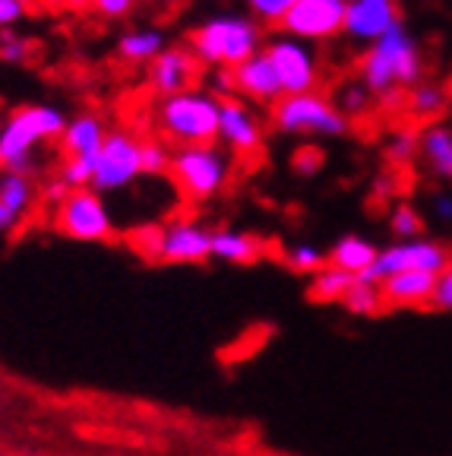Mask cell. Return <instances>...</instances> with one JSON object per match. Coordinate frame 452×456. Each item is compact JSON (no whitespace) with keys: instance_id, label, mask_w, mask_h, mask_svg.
I'll use <instances>...</instances> for the list:
<instances>
[{"instance_id":"cell-19","label":"cell","mask_w":452,"mask_h":456,"mask_svg":"<svg viewBox=\"0 0 452 456\" xmlns=\"http://www.w3.org/2000/svg\"><path fill=\"white\" fill-rule=\"evenodd\" d=\"M168 48L162 28H130L117 38V57L127 64H152Z\"/></svg>"},{"instance_id":"cell-27","label":"cell","mask_w":452,"mask_h":456,"mask_svg":"<svg viewBox=\"0 0 452 456\" xmlns=\"http://www.w3.org/2000/svg\"><path fill=\"white\" fill-rule=\"evenodd\" d=\"M285 264L291 266L295 273H307V276H313L317 270H323L326 264H329V254H326L323 248H317V244H291L288 250H285Z\"/></svg>"},{"instance_id":"cell-2","label":"cell","mask_w":452,"mask_h":456,"mask_svg":"<svg viewBox=\"0 0 452 456\" xmlns=\"http://www.w3.org/2000/svg\"><path fill=\"white\" fill-rule=\"evenodd\" d=\"M187 48L197 54L199 64L234 70L256 51H262V28L250 13H219L193 28Z\"/></svg>"},{"instance_id":"cell-5","label":"cell","mask_w":452,"mask_h":456,"mask_svg":"<svg viewBox=\"0 0 452 456\" xmlns=\"http://www.w3.org/2000/svg\"><path fill=\"white\" fill-rule=\"evenodd\" d=\"M171 181L190 203H209L231 181V156L215 142L177 146L171 156Z\"/></svg>"},{"instance_id":"cell-34","label":"cell","mask_w":452,"mask_h":456,"mask_svg":"<svg viewBox=\"0 0 452 456\" xmlns=\"http://www.w3.org/2000/svg\"><path fill=\"white\" fill-rule=\"evenodd\" d=\"M162 235H165V225H142L140 232L133 235V244L142 256L149 260H158V250H162Z\"/></svg>"},{"instance_id":"cell-6","label":"cell","mask_w":452,"mask_h":456,"mask_svg":"<svg viewBox=\"0 0 452 456\" xmlns=\"http://www.w3.org/2000/svg\"><path fill=\"white\" fill-rule=\"evenodd\" d=\"M269 118L278 134L288 136H345L351 127L348 114L317 89L282 95L276 105H269Z\"/></svg>"},{"instance_id":"cell-8","label":"cell","mask_w":452,"mask_h":456,"mask_svg":"<svg viewBox=\"0 0 452 456\" xmlns=\"http://www.w3.org/2000/svg\"><path fill=\"white\" fill-rule=\"evenodd\" d=\"M142 140L130 130H108L101 150L95 152L93 187L99 193H114L130 187L142 175Z\"/></svg>"},{"instance_id":"cell-24","label":"cell","mask_w":452,"mask_h":456,"mask_svg":"<svg viewBox=\"0 0 452 456\" xmlns=\"http://www.w3.org/2000/svg\"><path fill=\"white\" fill-rule=\"evenodd\" d=\"M36 187L28 175H16V171H0V200L7 203L13 213L26 216V209L32 207Z\"/></svg>"},{"instance_id":"cell-21","label":"cell","mask_w":452,"mask_h":456,"mask_svg":"<svg viewBox=\"0 0 452 456\" xmlns=\"http://www.w3.org/2000/svg\"><path fill=\"white\" fill-rule=\"evenodd\" d=\"M421 159L431 165L433 175L452 181V127L446 124H433L421 134V146H417Z\"/></svg>"},{"instance_id":"cell-28","label":"cell","mask_w":452,"mask_h":456,"mask_svg":"<svg viewBox=\"0 0 452 456\" xmlns=\"http://www.w3.org/2000/svg\"><path fill=\"white\" fill-rule=\"evenodd\" d=\"M171 150L168 142L162 140H142V150H140V159H142V175H152V178H162L171 171Z\"/></svg>"},{"instance_id":"cell-25","label":"cell","mask_w":452,"mask_h":456,"mask_svg":"<svg viewBox=\"0 0 452 456\" xmlns=\"http://www.w3.org/2000/svg\"><path fill=\"white\" fill-rule=\"evenodd\" d=\"M342 305H345L351 314H376L380 307H386L383 285L367 282V279H354V285L348 289V295L342 298Z\"/></svg>"},{"instance_id":"cell-43","label":"cell","mask_w":452,"mask_h":456,"mask_svg":"<svg viewBox=\"0 0 452 456\" xmlns=\"http://www.w3.org/2000/svg\"><path fill=\"white\" fill-rule=\"evenodd\" d=\"M64 7H70V10H85V7H93L95 0H61Z\"/></svg>"},{"instance_id":"cell-41","label":"cell","mask_w":452,"mask_h":456,"mask_svg":"<svg viewBox=\"0 0 452 456\" xmlns=\"http://www.w3.org/2000/svg\"><path fill=\"white\" fill-rule=\"evenodd\" d=\"M20 219H22V216H20V213H13V209H10L7 203L0 200V235H7V232H13V228L20 225Z\"/></svg>"},{"instance_id":"cell-18","label":"cell","mask_w":452,"mask_h":456,"mask_svg":"<svg viewBox=\"0 0 452 456\" xmlns=\"http://www.w3.org/2000/svg\"><path fill=\"white\" fill-rule=\"evenodd\" d=\"M105 136H108V127L99 114L83 111V114H77V118L67 121V130H64V136H61V150H64L67 159L70 156L95 159V152L101 150Z\"/></svg>"},{"instance_id":"cell-15","label":"cell","mask_w":452,"mask_h":456,"mask_svg":"<svg viewBox=\"0 0 452 456\" xmlns=\"http://www.w3.org/2000/svg\"><path fill=\"white\" fill-rule=\"evenodd\" d=\"M146 67H149V86L158 93V99L193 89V83L199 77V61L190 48H165Z\"/></svg>"},{"instance_id":"cell-40","label":"cell","mask_w":452,"mask_h":456,"mask_svg":"<svg viewBox=\"0 0 452 456\" xmlns=\"http://www.w3.org/2000/svg\"><path fill=\"white\" fill-rule=\"evenodd\" d=\"M67 197H70V187H67L61 178H54L48 187H44V200H48V203H54V207H61Z\"/></svg>"},{"instance_id":"cell-37","label":"cell","mask_w":452,"mask_h":456,"mask_svg":"<svg viewBox=\"0 0 452 456\" xmlns=\"http://www.w3.org/2000/svg\"><path fill=\"white\" fill-rule=\"evenodd\" d=\"M431 307H437V311H452V264L446 266V270L437 276V285H433Z\"/></svg>"},{"instance_id":"cell-22","label":"cell","mask_w":452,"mask_h":456,"mask_svg":"<svg viewBox=\"0 0 452 456\" xmlns=\"http://www.w3.org/2000/svg\"><path fill=\"white\" fill-rule=\"evenodd\" d=\"M260 254L262 244L256 238L244 235V232H234V228L213 232V256H219L225 264H254Z\"/></svg>"},{"instance_id":"cell-16","label":"cell","mask_w":452,"mask_h":456,"mask_svg":"<svg viewBox=\"0 0 452 456\" xmlns=\"http://www.w3.org/2000/svg\"><path fill=\"white\" fill-rule=\"evenodd\" d=\"M206 256H213V232L199 222H171L165 225L162 264H203Z\"/></svg>"},{"instance_id":"cell-26","label":"cell","mask_w":452,"mask_h":456,"mask_svg":"<svg viewBox=\"0 0 452 456\" xmlns=\"http://www.w3.org/2000/svg\"><path fill=\"white\" fill-rule=\"evenodd\" d=\"M408 108L421 118H431V114L446 108V89L440 83H431V79H421V83L411 86Z\"/></svg>"},{"instance_id":"cell-12","label":"cell","mask_w":452,"mask_h":456,"mask_svg":"<svg viewBox=\"0 0 452 456\" xmlns=\"http://www.w3.org/2000/svg\"><path fill=\"white\" fill-rule=\"evenodd\" d=\"M396 26H402L399 0H345V36L354 42L374 45Z\"/></svg>"},{"instance_id":"cell-4","label":"cell","mask_w":452,"mask_h":456,"mask_svg":"<svg viewBox=\"0 0 452 456\" xmlns=\"http://www.w3.org/2000/svg\"><path fill=\"white\" fill-rule=\"evenodd\" d=\"M219 114H222L219 95L193 86V89L165 95L158 102L156 124L165 140L177 142V146L219 142Z\"/></svg>"},{"instance_id":"cell-14","label":"cell","mask_w":452,"mask_h":456,"mask_svg":"<svg viewBox=\"0 0 452 456\" xmlns=\"http://www.w3.org/2000/svg\"><path fill=\"white\" fill-rule=\"evenodd\" d=\"M231 83H234V93H238L240 99L260 102V105H276V102L285 95L282 79H278L276 67H272L266 51H256V54L247 57L244 64L234 67Z\"/></svg>"},{"instance_id":"cell-39","label":"cell","mask_w":452,"mask_h":456,"mask_svg":"<svg viewBox=\"0 0 452 456\" xmlns=\"http://www.w3.org/2000/svg\"><path fill=\"white\" fill-rule=\"evenodd\" d=\"M326 156L317 150V146H304V150H297L295 156V168L301 171V175H317L319 168H323Z\"/></svg>"},{"instance_id":"cell-30","label":"cell","mask_w":452,"mask_h":456,"mask_svg":"<svg viewBox=\"0 0 452 456\" xmlns=\"http://www.w3.org/2000/svg\"><path fill=\"white\" fill-rule=\"evenodd\" d=\"M389 228H392V235H396L399 241H405V238H421L424 219H421V213H417L411 203H396V209L389 216Z\"/></svg>"},{"instance_id":"cell-29","label":"cell","mask_w":452,"mask_h":456,"mask_svg":"<svg viewBox=\"0 0 452 456\" xmlns=\"http://www.w3.org/2000/svg\"><path fill=\"white\" fill-rule=\"evenodd\" d=\"M93 175H95V159L89 156H70L64 159L57 178L64 181L70 191H83V187H93Z\"/></svg>"},{"instance_id":"cell-1","label":"cell","mask_w":452,"mask_h":456,"mask_svg":"<svg viewBox=\"0 0 452 456\" xmlns=\"http://www.w3.org/2000/svg\"><path fill=\"white\" fill-rule=\"evenodd\" d=\"M67 118L57 105H22L7 114L0 124V171H16L32 178V156L42 142L61 140L67 130Z\"/></svg>"},{"instance_id":"cell-13","label":"cell","mask_w":452,"mask_h":456,"mask_svg":"<svg viewBox=\"0 0 452 456\" xmlns=\"http://www.w3.org/2000/svg\"><path fill=\"white\" fill-rule=\"evenodd\" d=\"M219 142L234 156H254L262 146V121L250 111L247 102L225 99L219 114Z\"/></svg>"},{"instance_id":"cell-7","label":"cell","mask_w":452,"mask_h":456,"mask_svg":"<svg viewBox=\"0 0 452 456\" xmlns=\"http://www.w3.org/2000/svg\"><path fill=\"white\" fill-rule=\"evenodd\" d=\"M452 264V254L443 248V244L431 241V238H405V241L389 244V248H380L374 266L367 273H360L358 279H367V282H383V279L396 276V273H440Z\"/></svg>"},{"instance_id":"cell-35","label":"cell","mask_w":452,"mask_h":456,"mask_svg":"<svg viewBox=\"0 0 452 456\" xmlns=\"http://www.w3.org/2000/svg\"><path fill=\"white\" fill-rule=\"evenodd\" d=\"M28 10H32V0H0V32L26 20Z\"/></svg>"},{"instance_id":"cell-38","label":"cell","mask_w":452,"mask_h":456,"mask_svg":"<svg viewBox=\"0 0 452 456\" xmlns=\"http://www.w3.org/2000/svg\"><path fill=\"white\" fill-rule=\"evenodd\" d=\"M136 4H140V0H95L93 10L99 16H105V20H124V16L133 13Z\"/></svg>"},{"instance_id":"cell-31","label":"cell","mask_w":452,"mask_h":456,"mask_svg":"<svg viewBox=\"0 0 452 456\" xmlns=\"http://www.w3.org/2000/svg\"><path fill=\"white\" fill-rule=\"evenodd\" d=\"M297 0H247V10L262 26H282V20L291 13Z\"/></svg>"},{"instance_id":"cell-23","label":"cell","mask_w":452,"mask_h":456,"mask_svg":"<svg viewBox=\"0 0 452 456\" xmlns=\"http://www.w3.org/2000/svg\"><path fill=\"white\" fill-rule=\"evenodd\" d=\"M354 273L339 270V266L326 264L323 270H317L311 276V295L323 305H333V301H342L348 295V289L354 285Z\"/></svg>"},{"instance_id":"cell-32","label":"cell","mask_w":452,"mask_h":456,"mask_svg":"<svg viewBox=\"0 0 452 456\" xmlns=\"http://www.w3.org/2000/svg\"><path fill=\"white\" fill-rule=\"evenodd\" d=\"M417 146H421V136L411 134V130H396L386 142V159L396 165H405L417 156Z\"/></svg>"},{"instance_id":"cell-20","label":"cell","mask_w":452,"mask_h":456,"mask_svg":"<svg viewBox=\"0 0 452 456\" xmlns=\"http://www.w3.org/2000/svg\"><path fill=\"white\" fill-rule=\"evenodd\" d=\"M326 254H329V264L333 266L360 276V273H367L370 266H374L380 248H376L374 241H367V238H360V235H345V238H339L333 248L326 250Z\"/></svg>"},{"instance_id":"cell-9","label":"cell","mask_w":452,"mask_h":456,"mask_svg":"<svg viewBox=\"0 0 452 456\" xmlns=\"http://www.w3.org/2000/svg\"><path fill=\"white\" fill-rule=\"evenodd\" d=\"M262 51L269 54L272 67H276L285 95L313 93V89L319 86V57L311 42L285 36L282 32V36L269 38V42L262 45Z\"/></svg>"},{"instance_id":"cell-42","label":"cell","mask_w":452,"mask_h":456,"mask_svg":"<svg viewBox=\"0 0 452 456\" xmlns=\"http://www.w3.org/2000/svg\"><path fill=\"white\" fill-rule=\"evenodd\" d=\"M433 209H437L440 219H452V197H446V193H440L437 203H433Z\"/></svg>"},{"instance_id":"cell-17","label":"cell","mask_w":452,"mask_h":456,"mask_svg":"<svg viewBox=\"0 0 452 456\" xmlns=\"http://www.w3.org/2000/svg\"><path fill=\"white\" fill-rule=\"evenodd\" d=\"M383 298L392 307H424L433 298V285L437 276L433 273H396V276L383 279Z\"/></svg>"},{"instance_id":"cell-10","label":"cell","mask_w":452,"mask_h":456,"mask_svg":"<svg viewBox=\"0 0 452 456\" xmlns=\"http://www.w3.org/2000/svg\"><path fill=\"white\" fill-rule=\"evenodd\" d=\"M57 228L73 241H108L114 235V219L95 187L70 191L57 207Z\"/></svg>"},{"instance_id":"cell-3","label":"cell","mask_w":452,"mask_h":456,"mask_svg":"<svg viewBox=\"0 0 452 456\" xmlns=\"http://www.w3.org/2000/svg\"><path fill=\"white\" fill-rule=\"evenodd\" d=\"M424 61L415 38L405 32V26H396L383 38H376L364 57H360V83L374 95H392L405 86L421 83Z\"/></svg>"},{"instance_id":"cell-36","label":"cell","mask_w":452,"mask_h":456,"mask_svg":"<svg viewBox=\"0 0 452 456\" xmlns=\"http://www.w3.org/2000/svg\"><path fill=\"white\" fill-rule=\"evenodd\" d=\"M370 99H374V93H370L367 86H364V83L358 79V83L348 86V89H345V105H342V111H345V114H360V111H367Z\"/></svg>"},{"instance_id":"cell-33","label":"cell","mask_w":452,"mask_h":456,"mask_svg":"<svg viewBox=\"0 0 452 456\" xmlns=\"http://www.w3.org/2000/svg\"><path fill=\"white\" fill-rule=\"evenodd\" d=\"M28 54H32V42L26 36H20L16 28H4L0 32V61L22 64V61H28Z\"/></svg>"},{"instance_id":"cell-11","label":"cell","mask_w":452,"mask_h":456,"mask_svg":"<svg viewBox=\"0 0 452 456\" xmlns=\"http://www.w3.org/2000/svg\"><path fill=\"white\" fill-rule=\"evenodd\" d=\"M278 28L311 45L329 42L345 32V0H297Z\"/></svg>"}]
</instances>
